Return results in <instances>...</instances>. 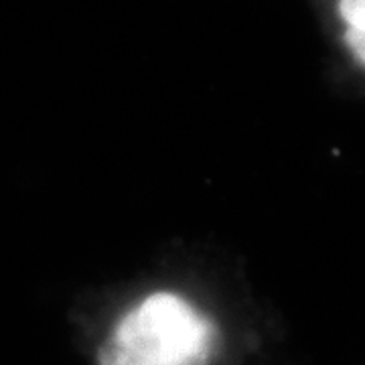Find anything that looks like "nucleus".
<instances>
[{"mask_svg": "<svg viewBox=\"0 0 365 365\" xmlns=\"http://www.w3.org/2000/svg\"><path fill=\"white\" fill-rule=\"evenodd\" d=\"M232 290L193 262L110 288L96 365H217L230 339L222 300Z\"/></svg>", "mask_w": 365, "mask_h": 365, "instance_id": "f257e3e1", "label": "nucleus"}, {"mask_svg": "<svg viewBox=\"0 0 365 365\" xmlns=\"http://www.w3.org/2000/svg\"><path fill=\"white\" fill-rule=\"evenodd\" d=\"M339 16L347 25L345 43L353 59L364 67L365 63V0H339Z\"/></svg>", "mask_w": 365, "mask_h": 365, "instance_id": "f03ea898", "label": "nucleus"}]
</instances>
